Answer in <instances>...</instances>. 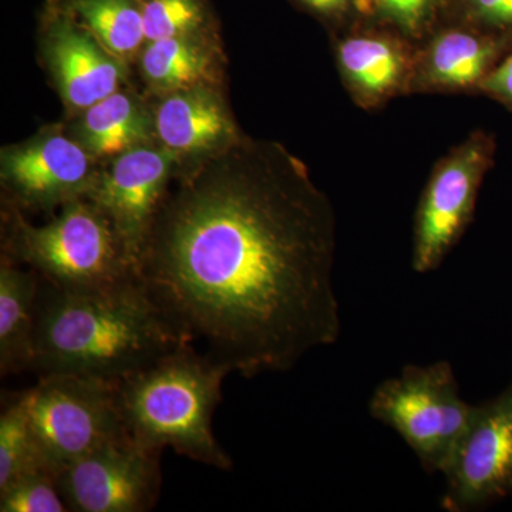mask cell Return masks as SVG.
I'll use <instances>...</instances> for the list:
<instances>
[{
	"mask_svg": "<svg viewBox=\"0 0 512 512\" xmlns=\"http://www.w3.org/2000/svg\"><path fill=\"white\" fill-rule=\"evenodd\" d=\"M42 52L63 103L73 113L116 93L126 79L127 64L63 8L53 9L46 20Z\"/></svg>",
	"mask_w": 512,
	"mask_h": 512,
	"instance_id": "5bb4252c",
	"label": "cell"
},
{
	"mask_svg": "<svg viewBox=\"0 0 512 512\" xmlns=\"http://www.w3.org/2000/svg\"><path fill=\"white\" fill-rule=\"evenodd\" d=\"M447 20H460L497 32H512V0H451Z\"/></svg>",
	"mask_w": 512,
	"mask_h": 512,
	"instance_id": "cb8c5ba5",
	"label": "cell"
},
{
	"mask_svg": "<svg viewBox=\"0 0 512 512\" xmlns=\"http://www.w3.org/2000/svg\"><path fill=\"white\" fill-rule=\"evenodd\" d=\"M2 254L0 261V373L30 372L39 275Z\"/></svg>",
	"mask_w": 512,
	"mask_h": 512,
	"instance_id": "e0dca14e",
	"label": "cell"
},
{
	"mask_svg": "<svg viewBox=\"0 0 512 512\" xmlns=\"http://www.w3.org/2000/svg\"><path fill=\"white\" fill-rule=\"evenodd\" d=\"M180 161L160 144L148 143L111 158L89 198L106 212L134 266L148 229L170 190Z\"/></svg>",
	"mask_w": 512,
	"mask_h": 512,
	"instance_id": "8fae6325",
	"label": "cell"
},
{
	"mask_svg": "<svg viewBox=\"0 0 512 512\" xmlns=\"http://www.w3.org/2000/svg\"><path fill=\"white\" fill-rule=\"evenodd\" d=\"M37 379L23 394L37 446L56 474L96 448L130 436L120 413L117 383L76 375Z\"/></svg>",
	"mask_w": 512,
	"mask_h": 512,
	"instance_id": "8992f818",
	"label": "cell"
},
{
	"mask_svg": "<svg viewBox=\"0 0 512 512\" xmlns=\"http://www.w3.org/2000/svg\"><path fill=\"white\" fill-rule=\"evenodd\" d=\"M477 96L488 97L512 111V50L498 63L493 72L485 77L478 87Z\"/></svg>",
	"mask_w": 512,
	"mask_h": 512,
	"instance_id": "484cf974",
	"label": "cell"
},
{
	"mask_svg": "<svg viewBox=\"0 0 512 512\" xmlns=\"http://www.w3.org/2000/svg\"><path fill=\"white\" fill-rule=\"evenodd\" d=\"M447 512L484 510L512 495V375L494 399L474 404L466 433L443 471Z\"/></svg>",
	"mask_w": 512,
	"mask_h": 512,
	"instance_id": "9c48e42d",
	"label": "cell"
},
{
	"mask_svg": "<svg viewBox=\"0 0 512 512\" xmlns=\"http://www.w3.org/2000/svg\"><path fill=\"white\" fill-rule=\"evenodd\" d=\"M497 156V138L474 130L434 165L421 192L413 228L417 274L439 269L476 215L478 192Z\"/></svg>",
	"mask_w": 512,
	"mask_h": 512,
	"instance_id": "52a82bcc",
	"label": "cell"
},
{
	"mask_svg": "<svg viewBox=\"0 0 512 512\" xmlns=\"http://www.w3.org/2000/svg\"><path fill=\"white\" fill-rule=\"evenodd\" d=\"M63 9L121 62H133L146 46L141 0H66Z\"/></svg>",
	"mask_w": 512,
	"mask_h": 512,
	"instance_id": "d6986e66",
	"label": "cell"
},
{
	"mask_svg": "<svg viewBox=\"0 0 512 512\" xmlns=\"http://www.w3.org/2000/svg\"><path fill=\"white\" fill-rule=\"evenodd\" d=\"M362 20H375L419 45L447 22L451 0H360Z\"/></svg>",
	"mask_w": 512,
	"mask_h": 512,
	"instance_id": "44dd1931",
	"label": "cell"
},
{
	"mask_svg": "<svg viewBox=\"0 0 512 512\" xmlns=\"http://www.w3.org/2000/svg\"><path fill=\"white\" fill-rule=\"evenodd\" d=\"M188 345L138 281L107 291L70 292L39 278L30 366L37 377L119 383Z\"/></svg>",
	"mask_w": 512,
	"mask_h": 512,
	"instance_id": "7a4b0ae2",
	"label": "cell"
},
{
	"mask_svg": "<svg viewBox=\"0 0 512 512\" xmlns=\"http://www.w3.org/2000/svg\"><path fill=\"white\" fill-rule=\"evenodd\" d=\"M231 375L194 345L174 350L117 383V400L127 433L144 446L229 470L212 417L222 400V383Z\"/></svg>",
	"mask_w": 512,
	"mask_h": 512,
	"instance_id": "3957f363",
	"label": "cell"
},
{
	"mask_svg": "<svg viewBox=\"0 0 512 512\" xmlns=\"http://www.w3.org/2000/svg\"><path fill=\"white\" fill-rule=\"evenodd\" d=\"M211 37V32L195 33L146 43L138 59L147 86L157 94L204 84L220 86V50Z\"/></svg>",
	"mask_w": 512,
	"mask_h": 512,
	"instance_id": "2e32d148",
	"label": "cell"
},
{
	"mask_svg": "<svg viewBox=\"0 0 512 512\" xmlns=\"http://www.w3.org/2000/svg\"><path fill=\"white\" fill-rule=\"evenodd\" d=\"M473 410L446 360L404 367L380 383L369 402L370 416L396 431L429 474H443Z\"/></svg>",
	"mask_w": 512,
	"mask_h": 512,
	"instance_id": "5b68a950",
	"label": "cell"
},
{
	"mask_svg": "<svg viewBox=\"0 0 512 512\" xmlns=\"http://www.w3.org/2000/svg\"><path fill=\"white\" fill-rule=\"evenodd\" d=\"M340 80L357 107L382 109L400 96H410L416 43L375 20H360L332 35Z\"/></svg>",
	"mask_w": 512,
	"mask_h": 512,
	"instance_id": "7c38bea8",
	"label": "cell"
},
{
	"mask_svg": "<svg viewBox=\"0 0 512 512\" xmlns=\"http://www.w3.org/2000/svg\"><path fill=\"white\" fill-rule=\"evenodd\" d=\"M2 512H66L57 474L49 467H37L0 490Z\"/></svg>",
	"mask_w": 512,
	"mask_h": 512,
	"instance_id": "603a6c76",
	"label": "cell"
},
{
	"mask_svg": "<svg viewBox=\"0 0 512 512\" xmlns=\"http://www.w3.org/2000/svg\"><path fill=\"white\" fill-rule=\"evenodd\" d=\"M161 453L131 436L104 444L57 474L69 511L146 512L161 488Z\"/></svg>",
	"mask_w": 512,
	"mask_h": 512,
	"instance_id": "30bf717a",
	"label": "cell"
},
{
	"mask_svg": "<svg viewBox=\"0 0 512 512\" xmlns=\"http://www.w3.org/2000/svg\"><path fill=\"white\" fill-rule=\"evenodd\" d=\"M153 121L157 143L181 164L218 153L244 136L220 86L212 84L160 94Z\"/></svg>",
	"mask_w": 512,
	"mask_h": 512,
	"instance_id": "9a60e30c",
	"label": "cell"
},
{
	"mask_svg": "<svg viewBox=\"0 0 512 512\" xmlns=\"http://www.w3.org/2000/svg\"><path fill=\"white\" fill-rule=\"evenodd\" d=\"M512 50V32L447 20L416 47L410 94H471Z\"/></svg>",
	"mask_w": 512,
	"mask_h": 512,
	"instance_id": "4fadbf2b",
	"label": "cell"
},
{
	"mask_svg": "<svg viewBox=\"0 0 512 512\" xmlns=\"http://www.w3.org/2000/svg\"><path fill=\"white\" fill-rule=\"evenodd\" d=\"M101 165L73 134L49 127L25 143L3 148L0 178L6 205L52 211L77 198L89 197Z\"/></svg>",
	"mask_w": 512,
	"mask_h": 512,
	"instance_id": "ba28073f",
	"label": "cell"
},
{
	"mask_svg": "<svg viewBox=\"0 0 512 512\" xmlns=\"http://www.w3.org/2000/svg\"><path fill=\"white\" fill-rule=\"evenodd\" d=\"M37 467H47V464L37 446L22 392L16 394L0 414V490Z\"/></svg>",
	"mask_w": 512,
	"mask_h": 512,
	"instance_id": "ffe728a7",
	"label": "cell"
},
{
	"mask_svg": "<svg viewBox=\"0 0 512 512\" xmlns=\"http://www.w3.org/2000/svg\"><path fill=\"white\" fill-rule=\"evenodd\" d=\"M2 242L3 255L63 291H107L138 281L113 222L89 197L67 202L40 227L6 205Z\"/></svg>",
	"mask_w": 512,
	"mask_h": 512,
	"instance_id": "277c9868",
	"label": "cell"
},
{
	"mask_svg": "<svg viewBox=\"0 0 512 512\" xmlns=\"http://www.w3.org/2000/svg\"><path fill=\"white\" fill-rule=\"evenodd\" d=\"M336 245L335 210L306 164L276 141L244 134L180 165L137 278L229 373L288 372L340 338Z\"/></svg>",
	"mask_w": 512,
	"mask_h": 512,
	"instance_id": "6da1fadb",
	"label": "cell"
},
{
	"mask_svg": "<svg viewBox=\"0 0 512 512\" xmlns=\"http://www.w3.org/2000/svg\"><path fill=\"white\" fill-rule=\"evenodd\" d=\"M148 42L165 37L211 32V15L204 0H141Z\"/></svg>",
	"mask_w": 512,
	"mask_h": 512,
	"instance_id": "7402d4cb",
	"label": "cell"
},
{
	"mask_svg": "<svg viewBox=\"0 0 512 512\" xmlns=\"http://www.w3.org/2000/svg\"><path fill=\"white\" fill-rule=\"evenodd\" d=\"M80 114L73 137L97 160L119 156L156 138L153 111L123 89Z\"/></svg>",
	"mask_w": 512,
	"mask_h": 512,
	"instance_id": "ac0fdd59",
	"label": "cell"
},
{
	"mask_svg": "<svg viewBox=\"0 0 512 512\" xmlns=\"http://www.w3.org/2000/svg\"><path fill=\"white\" fill-rule=\"evenodd\" d=\"M332 29V35L362 20L360 0H296Z\"/></svg>",
	"mask_w": 512,
	"mask_h": 512,
	"instance_id": "d4e9b609",
	"label": "cell"
}]
</instances>
